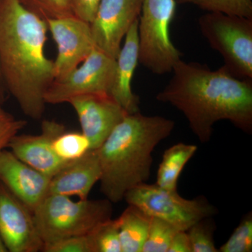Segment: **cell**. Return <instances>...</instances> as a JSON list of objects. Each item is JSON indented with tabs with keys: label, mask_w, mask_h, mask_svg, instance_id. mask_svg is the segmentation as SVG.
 Instances as JSON below:
<instances>
[{
	"label": "cell",
	"mask_w": 252,
	"mask_h": 252,
	"mask_svg": "<svg viewBox=\"0 0 252 252\" xmlns=\"http://www.w3.org/2000/svg\"><path fill=\"white\" fill-rule=\"evenodd\" d=\"M173 76L157 95L183 113L189 127L201 143H207L213 126L229 121L237 128L252 132V79H240L223 66L211 70L205 64L180 59Z\"/></svg>",
	"instance_id": "cell-1"
},
{
	"label": "cell",
	"mask_w": 252,
	"mask_h": 252,
	"mask_svg": "<svg viewBox=\"0 0 252 252\" xmlns=\"http://www.w3.org/2000/svg\"><path fill=\"white\" fill-rule=\"evenodd\" d=\"M48 31L46 21L20 0L0 1V72L6 91L34 120L42 117L55 80L54 61L44 51Z\"/></svg>",
	"instance_id": "cell-2"
},
{
	"label": "cell",
	"mask_w": 252,
	"mask_h": 252,
	"mask_svg": "<svg viewBox=\"0 0 252 252\" xmlns=\"http://www.w3.org/2000/svg\"><path fill=\"white\" fill-rule=\"evenodd\" d=\"M175 122L160 116L127 114L97 148L100 162V190L112 203L124 200L151 175L152 153L171 135Z\"/></svg>",
	"instance_id": "cell-3"
},
{
	"label": "cell",
	"mask_w": 252,
	"mask_h": 252,
	"mask_svg": "<svg viewBox=\"0 0 252 252\" xmlns=\"http://www.w3.org/2000/svg\"><path fill=\"white\" fill-rule=\"evenodd\" d=\"M32 212L44 245L89 234L99 223L112 219L113 207L107 198L75 201L71 197L49 193Z\"/></svg>",
	"instance_id": "cell-4"
},
{
	"label": "cell",
	"mask_w": 252,
	"mask_h": 252,
	"mask_svg": "<svg viewBox=\"0 0 252 252\" xmlns=\"http://www.w3.org/2000/svg\"><path fill=\"white\" fill-rule=\"evenodd\" d=\"M202 34L224 61L223 67L240 79H252V18L208 12L198 19Z\"/></svg>",
	"instance_id": "cell-5"
},
{
	"label": "cell",
	"mask_w": 252,
	"mask_h": 252,
	"mask_svg": "<svg viewBox=\"0 0 252 252\" xmlns=\"http://www.w3.org/2000/svg\"><path fill=\"white\" fill-rule=\"evenodd\" d=\"M176 7V0H142L138 21L139 63L158 75L172 72L182 56L170 35Z\"/></svg>",
	"instance_id": "cell-6"
},
{
	"label": "cell",
	"mask_w": 252,
	"mask_h": 252,
	"mask_svg": "<svg viewBox=\"0 0 252 252\" xmlns=\"http://www.w3.org/2000/svg\"><path fill=\"white\" fill-rule=\"evenodd\" d=\"M124 199L128 205H135L149 216L168 222L180 231H187L196 222L218 212L204 196L187 199L177 190H165L147 182L129 190Z\"/></svg>",
	"instance_id": "cell-7"
},
{
	"label": "cell",
	"mask_w": 252,
	"mask_h": 252,
	"mask_svg": "<svg viewBox=\"0 0 252 252\" xmlns=\"http://www.w3.org/2000/svg\"><path fill=\"white\" fill-rule=\"evenodd\" d=\"M115 67L116 59L95 48L76 69L55 79L46 91V103H65L86 94H109Z\"/></svg>",
	"instance_id": "cell-8"
},
{
	"label": "cell",
	"mask_w": 252,
	"mask_h": 252,
	"mask_svg": "<svg viewBox=\"0 0 252 252\" xmlns=\"http://www.w3.org/2000/svg\"><path fill=\"white\" fill-rule=\"evenodd\" d=\"M56 46L55 79L72 72L95 49L90 23L74 15L46 21Z\"/></svg>",
	"instance_id": "cell-9"
},
{
	"label": "cell",
	"mask_w": 252,
	"mask_h": 252,
	"mask_svg": "<svg viewBox=\"0 0 252 252\" xmlns=\"http://www.w3.org/2000/svg\"><path fill=\"white\" fill-rule=\"evenodd\" d=\"M142 0H101L90 23L95 47L116 59L132 25L140 17Z\"/></svg>",
	"instance_id": "cell-10"
},
{
	"label": "cell",
	"mask_w": 252,
	"mask_h": 252,
	"mask_svg": "<svg viewBox=\"0 0 252 252\" xmlns=\"http://www.w3.org/2000/svg\"><path fill=\"white\" fill-rule=\"evenodd\" d=\"M0 235L8 252H42L32 211L1 182Z\"/></svg>",
	"instance_id": "cell-11"
},
{
	"label": "cell",
	"mask_w": 252,
	"mask_h": 252,
	"mask_svg": "<svg viewBox=\"0 0 252 252\" xmlns=\"http://www.w3.org/2000/svg\"><path fill=\"white\" fill-rule=\"evenodd\" d=\"M81 132L90 141L91 148L100 147L127 113L108 94H92L71 99Z\"/></svg>",
	"instance_id": "cell-12"
},
{
	"label": "cell",
	"mask_w": 252,
	"mask_h": 252,
	"mask_svg": "<svg viewBox=\"0 0 252 252\" xmlns=\"http://www.w3.org/2000/svg\"><path fill=\"white\" fill-rule=\"evenodd\" d=\"M65 130L64 125L52 120L41 123L39 135H16L8 148L18 158L44 175L53 177L67 162L56 157L52 149V140Z\"/></svg>",
	"instance_id": "cell-13"
},
{
	"label": "cell",
	"mask_w": 252,
	"mask_h": 252,
	"mask_svg": "<svg viewBox=\"0 0 252 252\" xmlns=\"http://www.w3.org/2000/svg\"><path fill=\"white\" fill-rule=\"evenodd\" d=\"M51 178L25 163L11 151L0 152V182L32 211L49 193Z\"/></svg>",
	"instance_id": "cell-14"
},
{
	"label": "cell",
	"mask_w": 252,
	"mask_h": 252,
	"mask_svg": "<svg viewBox=\"0 0 252 252\" xmlns=\"http://www.w3.org/2000/svg\"><path fill=\"white\" fill-rule=\"evenodd\" d=\"M138 21L127 34L117 59L115 72L109 94L128 114L140 112V97L132 90V81L139 63Z\"/></svg>",
	"instance_id": "cell-15"
},
{
	"label": "cell",
	"mask_w": 252,
	"mask_h": 252,
	"mask_svg": "<svg viewBox=\"0 0 252 252\" xmlns=\"http://www.w3.org/2000/svg\"><path fill=\"white\" fill-rule=\"evenodd\" d=\"M100 177L98 152L97 149H91L80 158L67 162L51 177L49 193L87 199Z\"/></svg>",
	"instance_id": "cell-16"
},
{
	"label": "cell",
	"mask_w": 252,
	"mask_h": 252,
	"mask_svg": "<svg viewBox=\"0 0 252 252\" xmlns=\"http://www.w3.org/2000/svg\"><path fill=\"white\" fill-rule=\"evenodd\" d=\"M118 219L122 252H141L148 234L152 217L128 205Z\"/></svg>",
	"instance_id": "cell-17"
},
{
	"label": "cell",
	"mask_w": 252,
	"mask_h": 252,
	"mask_svg": "<svg viewBox=\"0 0 252 252\" xmlns=\"http://www.w3.org/2000/svg\"><path fill=\"white\" fill-rule=\"evenodd\" d=\"M198 147L180 142L166 149L157 172V183L160 188L171 191L177 190V184L186 164L195 155Z\"/></svg>",
	"instance_id": "cell-18"
},
{
	"label": "cell",
	"mask_w": 252,
	"mask_h": 252,
	"mask_svg": "<svg viewBox=\"0 0 252 252\" xmlns=\"http://www.w3.org/2000/svg\"><path fill=\"white\" fill-rule=\"evenodd\" d=\"M52 149L56 157L64 162L77 160L92 149L90 141L82 132L66 130L53 139Z\"/></svg>",
	"instance_id": "cell-19"
},
{
	"label": "cell",
	"mask_w": 252,
	"mask_h": 252,
	"mask_svg": "<svg viewBox=\"0 0 252 252\" xmlns=\"http://www.w3.org/2000/svg\"><path fill=\"white\" fill-rule=\"evenodd\" d=\"M178 231L168 222L152 217L148 234L141 252H167L172 238Z\"/></svg>",
	"instance_id": "cell-20"
},
{
	"label": "cell",
	"mask_w": 252,
	"mask_h": 252,
	"mask_svg": "<svg viewBox=\"0 0 252 252\" xmlns=\"http://www.w3.org/2000/svg\"><path fill=\"white\" fill-rule=\"evenodd\" d=\"M89 235L94 252H122L118 219L99 223Z\"/></svg>",
	"instance_id": "cell-21"
},
{
	"label": "cell",
	"mask_w": 252,
	"mask_h": 252,
	"mask_svg": "<svg viewBox=\"0 0 252 252\" xmlns=\"http://www.w3.org/2000/svg\"><path fill=\"white\" fill-rule=\"evenodd\" d=\"M190 4L208 12H221L252 18V0H176Z\"/></svg>",
	"instance_id": "cell-22"
},
{
	"label": "cell",
	"mask_w": 252,
	"mask_h": 252,
	"mask_svg": "<svg viewBox=\"0 0 252 252\" xmlns=\"http://www.w3.org/2000/svg\"><path fill=\"white\" fill-rule=\"evenodd\" d=\"M216 228L212 217L203 219L190 227L187 232L192 252H219L214 239Z\"/></svg>",
	"instance_id": "cell-23"
},
{
	"label": "cell",
	"mask_w": 252,
	"mask_h": 252,
	"mask_svg": "<svg viewBox=\"0 0 252 252\" xmlns=\"http://www.w3.org/2000/svg\"><path fill=\"white\" fill-rule=\"evenodd\" d=\"M218 250L220 252H252V212L243 217L228 240Z\"/></svg>",
	"instance_id": "cell-24"
},
{
	"label": "cell",
	"mask_w": 252,
	"mask_h": 252,
	"mask_svg": "<svg viewBox=\"0 0 252 252\" xmlns=\"http://www.w3.org/2000/svg\"><path fill=\"white\" fill-rule=\"evenodd\" d=\"M27 9L44 21L73 15L70 0H20Z\"/></svg>",
	"instance_id": "cell-25"
},
{
	"label": "cell",
	"mask_w": 252,
	"mask_h": 252,
	"mask_svg": "<svg viewBox=\"0 0 252 252\" xmlns=\"http://www.w3.org/2000/svg\"><path fill=\"white\" fill-rule=\"evenodd\" d=\"M44 252H94L90 235L69 237L57 241L44 244Z\"/></svg>",
	"instance_id": "cell-26"
},
{
	"label": "cell",
	"mask_w": 252,
	"mask_h": 252,
	"mask_svg": "<svg viewBox=\"0 0 252 252\" xmlns=\"http://www.w3.org/2000/svg\"><path fill=\"white\" fill-rule=\"evenodd\" d=\"M26 125V121L16 119L0 104V152L9 147L11 140Z\"/></svg>",
	"instance_id": "cell-27"
},
{
	"label": "cell",
	"mask_w": 252,
	"mask_h": 252,
	"mask_svg": "<svg viewBox=\"0 0 252 252\" xmlns=\"http://www.w3.org/2000/svg\"><path fill=\"white\" fill-rule=\"evenodd\" d=\"M101 0H70L72 14L89 23L94 19Z\"/></svg>",
	"instance_id": "cell-28"
},
{
	"label": "cell",
	"mask_w": 252,
	"mask_h": 252,
	"mask_svg": "<svg viewBox=\"0 0 252 252\" xmlns=\"http://www.w3.org/2000/svg\"><path fill=\"white\" fill-rule=\"evenodd\" d=\"M167 252H192L187 231H178L172 238Z\"/></svg>",
	"instance_id": "cell-29"
},
{
	"label": "cell",
	"mask_w": 252,
	"mask_h": 252,
	"mask_svg": "<svg viewBox=\"0 0 252 252\" xmlns=\"http://www.w3.org/2000/svg\"><path fill=\"white\" fill-rule=\"evenodd\" d=\"M5 91H6V89H5L4 81H3L1 72H0V102L4 98Z\"/></svg>",
	"instance_id": "cell-30"
},
{
	"label": "cell",
	"mask_w": 252,
	"mask_h": 252,
	"mask_svg": "<svg viewBox=\"0 0 252 252\" xmlns=\"http://www.w3.org/2000/svg\"><path fill=\"white\" fill-rule=\"evenodd\" d=\"M0 252H8L7 249L5 246L4 242L1 238V235H0Z\"/></svg>",
	"instance_id": "cell-31"
},
{
	"label": "cell",
	"mask_w": 252,
	"mask_h": 252,
	"mask_svg": "<svg viewBox=\"0 0 252 252\" xmlns=\"http://www.w3.org/2000/svg\"><path fill=\"white\" fill-rule=\"evenodd\" d=\"M0 1H1V0H0Z\"/></svg>",
	"instance_id": "cell-32"
}]
</instances>
